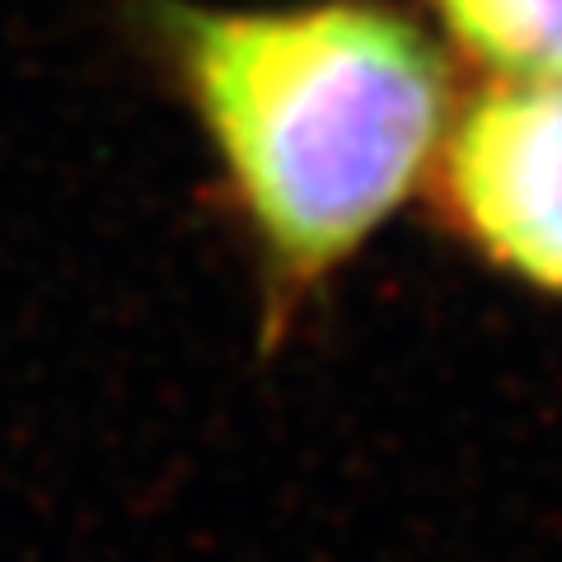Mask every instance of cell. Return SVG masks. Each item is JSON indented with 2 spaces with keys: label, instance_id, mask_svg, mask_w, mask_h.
<instances>
[{
  "label": "cell",
  "instance_id": "cell-1",
  "mask_svg": "<svg viewBox=\"0 0 562 562\" xmlns=\"http://www.w3.org/2000/svg\"><path fill=\"white\" fill-rule=\"evenodd\" d=\"M173 43L244 206L295 277L390 216L446 117L436 52L375 5L173 10Z\"/></svg>",
  "mask_w": 562,
  "mask_h": 562
},
{
  "label": "cell",
  "instance_id": "cell-2",
  "mask_svg": "<svg viewBox=\"0 0 562 562\" xmlns=\"http://www.w3.org/2000/svg\"><path fill=\"white\" fill-rule=\"evenodd\" d=\"M450 206L483 254L562 291V80H512L460 117L446 150Z\"/></svg>",
  "mask_w": 562,
  "mask_h": 562
},
{
  "label": "cell",
  "instance_id": "cell-3",
  "mask_svg": "<svg viewBox=\"0 0 562 562\" xmlns=\"http://www.w3.org/2000/svg\"><path fill=\"white\" fill-rule=\"evenodd\" d=\"M454 43L512 80H562V0H431Z\"/></svg>",
  "mask_w": 562,
  "mask_h": 562
}]
</instances>
